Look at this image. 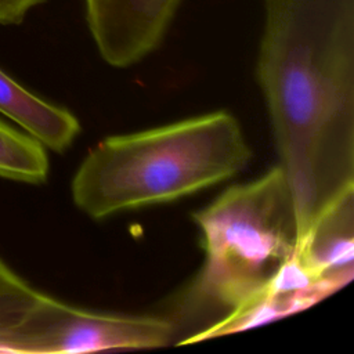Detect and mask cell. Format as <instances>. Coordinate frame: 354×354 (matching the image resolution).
Wrapping results in <instances>:
<instances>
[{"instance_id":"obj_1","label":"cell","mask_w":354,"mask_h":354,"mask_svg":"<svg viewBox=\"0 0 354 354\" xmlns=\"http://www.w3.org/2000/svg\"><path fill=\"white\" fill-rule=\"evenodd\" d=\"M257 57L297 250L354 192V0H266Z\"/></svg>"},{"instance_id":"obj_2","label":"cell","mask_w":354,"mask_h":354,"mask_svg":"<svg viewBox=\"0 0 354 354\" xmlns=\"http://www.w3.org/2000/svg\"><path fill=\"white\" fill-rule=\"evenodd\" d=\"M252 158L241 124L217 111L98 142L72 180L91 218L173 202L238 174Z\"/></svg>"},{"instance_id":"obj_3","label":"cell","mask_w":354,"mask_h":354,"mask_svg":"<svg viewBox=\"0 0 354 354\" xmlns=\"http://www.w3.org/2000/svg\"><path fill=\"white\" fill-rule=\"evenodd\" d=\"M203 266L173 304L174 326L217 311L230 313L259 296L297 254L290 191L277 165L261 177L230 187L194 214ZM224 314V315H225Z\"/></svg>"},{"instance_id":"obj_4","label":"cell","mask_w":354,"mask_h":354,"mask_svg":"<svg viewBox=\"0 0 354 354\" xmlns=\"http://www.w3.org/2000/svg\"><path fill=\"white\" fill-rule=\"evenodd\" d=\"M174 333L176 328L167 318L94 313L41 293L25 318L0 337V353L76 354L155 348L169 344Z\"/></svg>"},{"instance_id":"obj_5","label":"cell","mask_w":354,"mask_h":354,"mask_svg":"<svg viewBox=\"0 0 354 354\" xmlns=\"http://www.w3.org/2000/svg\"><path fill=\"white\" fill-rule=\"evenodd\" d=\"M88 29L102 59L130 66L162 41L181 0H84Z\"/></svg>"},{"instance_id":"obj_6","label":"cell","mask_w":354,"mask_h":354,"mask_svg":"<svg viewBox=\"0 0 354 354\" xmlns=\"http://www.w3.org/2000/svg\"><path fill=\"white\" fill-rule=\"evenodd\" d=\"M353 274L354 271L336 272L304 288L282 289L267 286L253 300L227 313L220 321L205 326L192 336L184 337L180 344L198 343L217 336L239 332L306 310L348 283Z\"/></svg>"},{"instance_id":"obj_7","label":"cell","mask_w":354,"mask_h":354,"mask_svg":"<svg viewBox=\"0 0 354 354\" xmlns=\"http://www.w3.org/2000/svg\"><path fill=\"white\" fill-rule=\"evenodd\" d=\"M0 112L44 147L64 152L80 131L66 109L41 100L0 69Z\"/></svg>"},{"instance_id":"obj_8","label":"cell","mask_w":354,"mask_h":354,"mask_svg":"<svg viewBox=\"0 0 354 354\" xmlns=\"http://www.w3.org/2000/svg\"><path fill=\"white\" fill-rule=\"evenodd\" d=\"M297 256L315 277L354 271V192L336 202L317 221Z\"/></svg>"},{"instance_id":"obj_9","label":"cell","mask_w":354,"mask_h":354,"mask_svg":"<svg viewBox=\"0 0 354 354\" xmlns=\"http://www.w3.org/2000/svg\"><path fill=\"white\" fill-rule=\"evenodd\" d=\"M48 158L44 145L0 120V177L28 183H44Z\"/></svg>"},{"instance_id":"obj_10","label":"cell","mask_w":354,"mask_h":354,"mask_svg":"<svg viewBox=\"0 0 354 354\" xmlns=\"http://www.w3.org/2000/svg\"><path fill=\"white\" fill-rule=\"evenodd\" d=\"M41 293L0 260V337L11 332L37 303Z\"/></svg>"},{"instance_id":"obj_11","label":"cell","mask_w":354,"mask_h":354,"mask_svg":"<svg viewBox=\"0 0 354 354\" xmlns=\"http://www.w3.org/2000/svg\"><path fill=\"white\" fill-rule=\"evenodd\" d=\"M46 0H0V24H19L25 15Z\"/></svg>"}]
</instances>
